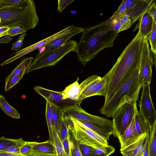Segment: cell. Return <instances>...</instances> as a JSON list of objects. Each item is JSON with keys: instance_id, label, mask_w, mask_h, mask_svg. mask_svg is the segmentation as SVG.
I'll use <instances>...</instances> for the list:
<instances>
[{"instance_id": "cell-12", "label": "cell", "mask_w": 156, "mask_h": 156, "mask_svg": "<svg viewBox=\"0 0 156 156\" xmlns=\"http://www.w3.org/2000/svg\"><path fill=\"white\" fill-rule=\"evenodd\" d=\"M101 78V77L97 75H93L87 78L80 84V93L76 101V105L80 106L83 100L91 97Z\"/></svg>"}, {"instance_id": "cell-26", "label": "cell", "mask_w": 156, "mask_h": 156, "mask_svg": "<svg viewBox=\"0 0 156 156\" xmlns=\"http://www.w3.org/2000/svg\"><path fill=\"white\" fill-rule=\"evenodd\" d=\"M49 102L51 111L52 127L57 131L60 121L62 108L55 103Z\"/></svg>"}, {"instance_id": "cell-6", "label": "cell", "mask_w": 156, "mask_h": 156, "mask_svg": "<svg viewBox=\"0 0 156 156\" xmlns=\"http://www.w3.org/2000/svg\"><path fill=\"white\" fill-rule=\"evenodd\" d=\"M137 107L136 102L132 100L122 105L115 112L112 117L115 137L118 138L124 133L131 123Z\"/></svg>"}, {"instance_id": "cell-45", "label": "cell", "mask_w": 156, "mask_h": 156, "mask_svg": "<svg viewBox=\"0 0 156 156\" xmlns=\"http://www.w3.org/2000/svg\"><path fill=\"white\" fill-rule=\"evenodd\" d=\"M156 6L155 2L148 8L147 12L152 17L154 21L156 23Z\"/></svg>"}, {"instance_id": "cell-47", "label": "cell", "mask_w": 156, "mask_h": 156, "mask_svg": "<svg viewBox=\"0 0 156 156\" xmlns=\"http://www.w3.org/2000/svg\"><path fill=\"white\" fill-rule=\"evenodd\" d=\"M150 133L146 136L144 148L142 154V156H149V142Z\"/></svg>"}, {"instance_id": "cell-41", "label": "cell", "mask_w": 156, "mask_h": 156, "mask_svg": "<svg viewBox=\"0 0 156 156\" xmlns=\"http://www.w3.org/2000/svg\"><path fill=\"white\" fill-rule=\"evenodd\" d=\"M79 146L82 156H90L92 150L94 148L79 143Z\"/></svg>"}, {"instance_id": "cell-2", "label": "cell", "mask_w": 156, "mask_h": 156, "mask_svg": "<svg viewBox=\"0 0 156 156\" xmlns=\"http://www.w3.org/2000/svg\"><path fill=\"white\" fill-rule=\"evenodd\" d=\"M119 33L107 25L106 21L84 28L75 52L83 65L102 50L113 46Z\"/></svg>"}, {"instance_id": "cell-52", "label": "cell", "mask_w": 156, "mask_h": 156, "mask_svg": "<svg viewBox=\"0 0 156 156\" xmlns=\"http://www.w3.org/2000/svg\"><path fill=\"white\" fill-rule=\"evenodd\" d=\"M142 154H140L137 155V156H142Z\"/></svg>"}, {"instance_id": "cell-38", "label": "cell", "mask_w": 156, "mask_h": 156, "mask_svg": "<svg viewBox=\"0 0 156 156\" xmlns=\"http://www.w3.org/2000/svg\"><path fill=\"white\" fill-rule=\"evenodd\" d=\"M37 142L26 141L25 144L20 149V154L23 156H26L32 151L33 148L37 143Z\"/></svg>"}, {"instance_id": "cell-46", "label": "cell", "mask_w": 156, "mask_h": 156, "mask_svg": "<svg viewBox=\"0 0 156 156\" xmlns=\"http://www.w3.org/2000/svg\"><path fill=\"white\" fill-rule=\"evenodd\" d=\"M126 0H122L120 5L118 9L116 11V12L121 16L126 14Z\"/></svg>"}, {"instance_id": "cell-53", "label": "cell", "mask_w": 156, "mask_h": 156, "mask_svg": "<svg viewBox=\"0 0 156 156\" xmlns=\"http://www.w3.org/2000/svg\"><path fill=\"white\" fill-rule=\"evenodd\" d=\"M1 22V18L0 17V23Z\"/></svg>"}, {"instance_id": "cell-19", "label": "cell", "mask_w": 156, "mask_h": 156, "mask_svg": "<svg viewBox=\"0 0 156 156\" xmlns=\"http://www.w3.org/2000/svg\"><path fill=\"white\" fill-rule=\"evenodd\" d=\"M62 100L67 99L77 101L80 93V87L78 81L76 80L67 86L62 91Z\"/></svg>"}, {"instance_id": "cell-18", "label": "cell", "mask_w": 156, "mask_h": 156, "mask_svg": "<svg viewBox=\"0 0 156 156\" xmlns=\"http://www.w3.org/2000/svg\"><path fill=\"white\" fill-rule=\"evenodd\" d=\"M135 124L136 130L140 135L150 133L151 126L142 114L136 109L134 116Z\"/></svg>"}, {"instance_id": "cell-31", "label": "cell", "mask_w": 156, "mask_h": 156, "mask_svg": "<svg viewBox=\"0 0 156 156\" xmlns=\"http://www.w3.org/2000/svg\"><path fill=\"white\" fill-rule=\"evenodd\" d=\"M46 101L45 117L48 128L50 140L54 144L52 132V122L51 106L49 101L47 100H46Z\"/></svg>"}, {"instance_id": "cell-14", "label": "cell", "mask_w": 156, "mask_h": 156, "mask_svg": "<svg viewBox=\"0 0 156 156\" xmlns=\"http://www.w3.org/2000/svg\"><path fill=\"white\" fill-rule=\"evenodd\" d=\"M142 135H140L136 130L134 117L131 123L124 133L118 137L120 144V149L123 148L136 141Z\"/></svg>"}, {"instance_id": "cell-50", "label": "cell", "mask_w": 156, "mask_h": 156, "mask_svg": "<svg viewBox=\"0 0 156 156\" xmlns=\"http://www.w3.org/2000/svg\"><path fill=\"white\" fill-rule=\"evenodd\" d=\"M9 28L8 27H0V37L6 35L7 32Z\"/></svg>"}, {"instance_id": "cell-4", "label": "cell", "mask_w": 156, "mask_h": 156, "mask_svg": "<svg viewBox=\"0 0 156 156\" xmlns=\"http://www.w3.org/2000/svg\"><path fill=\"white\" fill-rule=\"evenodd\" d=\"M140 64L127 79L121 85L112 98L100 110L101 114L112 117L115 111L125 103L138 100L140 91L142 87L139 82Z\"/></svg>"}, {"instance_id": "cell-32", "label": "cell", "mask_w": 156, "mask_h": 156, "mask_svg": "<svg viewBox=\"0 0 156 156\" xmlns=\"http://www.w3.org/2000/svg\"><path fill=\"white\" fill-rule=\"evenodd\" d=\"M54 144L58 156H68L64 149L62 142L59 137L56 129L52 127Z\"/></svg>"}, {"instance_id": "cell-48", "label": "cell", "mask_w": 156, "mask_h": 156, "mask_svg": "<svg viewBox=\"0 0 156 156\" xmlns=\"http://www.w3.org/2000/svg\"><path fill=\"white\" fill-rule=\"evenodd\" d=\"M26 156H58L57 154H52L43 153L31 151L28 155Z\"/></svg>"}, {"instance_id": "cell-5", "label": "cell", "mask_w": 156, "mask_h": 156, "mask_svg": "<svg viewBox=\"0 0 156 156\" xmlns=\"http://www.w3.org/2000/svg\"><path fill=\"white\" fill-rule=\"evenodd\" d=\"M77 44L76 41L69 40L54 50L34 58L27 69L26 73L55 65L65 55L71 51H75Z\"/></svg>"}, {"instance_id": "cell-33", "label": "cell", "mask_w": 156, "mask_h": 156, "mask_svg": "<svg viewBox=\"0 0 156 156\" xmlns=\"http://www.w3.org/2000/svg\"><path fill=\"white\" fill-rule=\"evenodd\" d=\"M22 139V138H20L18 139H12L4 136L0 137V151L9 147L16 145Z\"/></svg>"}, {"instance_id": "cell-34", "label": "cell", "mask_w": 156, "mask_h": 156, "mask_svg": "<svg viewBox=\"0 0 156 156\" xmlns=\"http://www.w3.org/2000/svg\"><path fill=\"white\" fill-rule=\"evenodd\" d=\"M156 23L153 20L151 31L147 39L150 42V50L155 55H156Z\"/></svg>"}, {"instance_id": "cell-15", "label": "cell", "mask_w": 156, "mask_h": 156, "mask_svg": "<svg viewBox=\"0 0 156 156\" xmlns=\"http://www.w3.org/2000/svg\"><path fill=\"white\" fill-rule=\"evenodd\" d=\"M147 134H143L136 141L120 149L121 153L123 156H137L140 154H142Z\"/></svg>"}, {"instance_id": "cell-3", "label": "cell", "mask_w": 156, "mask_h": 156, "mask_svg": "<svg viewBox=\"0 0 156 156\" xmlns=\"http://www.w3.org/2000/svg\"><path fill=\"white\" fill-rule=\"evenodd\" d=\"M0 27H19L25 31L34 28L39 18L32 0H22L13 5L0 4Z\"/></svg>"}, {"instance_id": "cell-11", "label": "cell", "mask_w": 156, "mask_h": 156, "mask_svg": "<svg viewBox=\"0 0 156 156\" xmlns=\"http://www.w3.org/2000/svg\"><path fill=\"white\" fill-rule=\"evenodd\" d=\"M84 28L80 27L75 26L74 29L65 34L51 41L43 46V48L41 51L35 57L37 58L49 52L54 50L61 45L67 41L74 35L80 33H82Z\"/></svg>"}, {"instance_id": "cell-24", "label": "cell", "mask_w": 156, "mask_h": 156, "mask_svg": "<svg viewBox=\"0 0 156 156\" xmlns=\"http://www.w3.org/2000/svg\"><path fill=\"white\" fill-rule=\"evenodd\" d=\"M67 124L69 131L71 156H82L80 149L79 143L75 138L70 126L68 123Z\"/></svg>"}, {"instance_id": "cell-28", "label": "cell", "mask_w": 156, "mask_h": 156, "mask_svg": "<svg viewBox=\"0 0 156 156\" xmlns=\"http://www.w3.org/2000/svg\"><path fill=\"white\" fill-rule=\"evenodd\" d=\"M115 150L113 147L109 144L101 147L93 148L90 156H109L113 153Z\"/></svg>"}, {"instance_id": "cell-43", "label": "cell", "mask_w": 156, "mask_h": 156, "mask_svg": "<svg viewBox=\"0 0 156 156\" xmlns=\"http://www.w3.org/2000/svg\"><path fill=\"white\" fill-rule=\"evenodd\" d=\"M25 31L19 27H10L7 32L6 35L12 37L15 35L22 34Z\"/></svg>"}, {"instance_id": "cell-16", "label": "cell", "mask_w": 156, "mask_h": 156, "mask_svg": "<svg viewBox=\"0 0 156 156\" xmlns=\"http://www.w3.org/2000/svg\"><path fill=\"white\" fill-rule=\"evenodd\" d=\"M139 21L133 31L139 29L141 36L147 38L151 31L153 20L147 11L141 16Z\"/></svg>"}, {"instance_id": "cell-22", "label": "cell", "mask_w": 156, "mask_h": 156, "mask_svg": "<svg viewBox=\"0 0 156 156\" xmlns=\"http://www.w3.org/2000/svg\"><path fill=\"white\" fill-rule=\"evenodd\" d=\"M0 108L8 115L15 119H19L20 115L6 101L3 95L0 94Z\"/></svg>"}, {"instance_id": "cell-20", "label": "cell", "mask_w": 156, "mask_h": 156, "mask_svg": "<svg viewBox=\"0 0 156 156\" xmlns=\"http://www.w3.org/2000/svg\"><path fill=\"white\" fill-rule=\"evenodd\" d=\"M32 151L47 154H57L54 144L50 140L41 143L37 142Z\"/></svg>"}, {"instance_id": "cell-10", "label": "cell", "mask_w": 156, "mask_h": 156, "mask_svg": "<svg viewBox=\"0 0 156 156\" xmlns=\"http://www.w3.org/2000/svg\"><path fill=\"white\" fill-rule=\"evenodd\" d=\"M75 27L73 25H71L43 40L12 54V55H15L4 62V64L5 65L11 63L34 50L44 46L51 41L70 31L74 29Z\"/></svg>"}, {"instance_id": "cell-27", "label": "cell", "mask_w": 156, "mask_h": 156, "mask_svg": "<svg viewBox=\"0 0 156 156\" xmlns=\"http://www.w3.org/2000/svg\"><path fill=\"white\" fill-rule=\"evenodd\" d=\"M85 132L90 136L94 139L104 146L108 145V140L105 139L100 136L93 132L80 122L79 120L72 118Z\"/></svg>"}, {"instance_id": "cell-9", "label": "cell", "mask_w": 156, "mask_h": 156, "mask_svg": "<svg viewBox=\"0 0 156 156\" xmlns=\"http://www.w3.org/2000/svg\"><path fill=\"white\" fill-rule=\"evenodd\" d=\"M142 87V95L139 103V112L151 126L156 122V114L151 98L150 84L144 85Z\"/></svg>"}, {"instance_id": "cell-36", "label": "cell", "mask_w": 156, "mask_h": 156, "mask_svg": "<svg viewBox=\"0 0 156 156\" xmlns=\"http://www.w3.org/2000/svg\"><path fill=\"white\" fill-rule=\"evenodd\" d=\"M26 70H24L18 75L13 77L7 83H5V91H8L17 84L23 77Z\"/></svg>"}, {"instance_id": "cell-54", "label": "cell", "mask_w": 156, "mask_h": 156, "mask_svg": "<svg viewBox=\"0 0 156 156\" xmlns=\"http://www.w3.org/2000/svg\"><path fill=\"white\" fill-rule=\"evenodd\" d=\"M1 0H0V1Z\"/></svg>"}, {"instance_id": "cell-51", "label": "cell", "mask_w": 156, "mask_h": 156, "mask_svg": "<svg viewBox=\"0 0 156 156\" xmlns=\"http://www.w3.org/2000/svg\"><path fill=\"white\" fill-rule=\"evenodd\" d=\"M0 156H23L21 154L0 151Z\"/></svg>"}, {"instance_id": "cell-17", "label": "cell", "mask_w": 156, "mask_h": 156, "mask_svg": "<svg viewBox=\"0 0 156 156\" xmlns=\"http://www.w3.org/2000/svg\"><path fill=\"white\" fill-rule=\"evenodd\" d=\"M34 89L46 100L50 102L55 103L60 102L63 100L62 91H54L39 86H35Z\"/></svg>"}, {"instance_id": "cell-35", "label": "cell", "mask_w": 156, "mask_h": 156, "mask_svg": "<svg viewBox=\"0 0 156 156\" xmlns=\"http://www.w3.org/2000/svg\"><path fill=\"white\" fill-rule=\"evenodd\" d=\"M106 83L105 79L103 77L93 92L91 96L95 95L103 96L106 94Z\"/></svg>"}, {"instance_id": "cell-23", "label": "cell", "mask_w": 156, "mask_h": 156, "mask_svg": "<svg viewBox=\"0 0 156 156\" xmlns=\"http://www.w3.org/2000/svg\"><path fill=\"white\" fill-rule=\"evenodd\" d=\"M57 133L61 141L67 137L69 135L67 119L63 116L62 109L60 121Z\"/></svg>"}, {"instance_id": "cell-30", "label": "cell", "mask_w": 156, "mask_h": 156, "mask_svg": "<svg viewBox=\"0 0 156 156\" xmlns=\"http://www.w3.org/2000/svg\"><path fill=\"white\" fill-rule=\"evenodd\" d=\"M121 16L115 12L111 17L106 21V24L110 29L117 33L120 27V19Z\"/></svg>"}, {"instance_id": "cell-37", "label": "cell", "mask_w": 156, "mask_h": 156, "mask_svg": "<svg viewBox=\"0 0 156 156\" xmlns=\"http://www.w3.org/2000/svg\"><path fill=\"white\" fill-rule=\"evenodd\" d=\"M120 23V27L117 32L118 33L128 29L132 24L131 19L127 14L122 15L121 17Z\"/></svg>"}, {"instance_id": "cell-21", "label": "cell", "mask_w": 156, "mask_h": 156, "mask_svg": "<svg viewBox=\"0 0 156 156\" xmlns=\"http://www.w3.org/2000/svg\"><path fill=\"white\" fill-rule=\"evenodd\" d=\"M33 58L29 57L23 58L20 63L12 71L5 79V83H7L13 77L19 74L24 70H26L29 66Z\"/></svg>"}, {"instance_id": "cell-49", "label": "cell", "mask_w": 156, "mask_h": 156, "mask_svg": "<svg viewBox=\"0 0 156 156\" xmlns=\"http://www.w3.org/2000/svg\"><path fill=\"white\" fill-rule=\"evenodd\" d=\"M140 0H126V10L130 9L135 5Z\"/></svg>"}, {"instance_id": "cell-44", "label": "cell", "mask_w": 156, "mask_h": 156, "mask_svg": "<svg viewBox=\"0 0 156 156\" xmlns=\"http://www.w3.org/2000/svg\"><path fill=\"white\" fill-rule=\"evenodd\" d=\"M73 0H58V4L57 10L59 12H62L63 10Z\"/></svg>"}, {"instance_id": "cell-8", "label": "cell", "mask_w": 156, "mask_h": 156, "mask_svg": "<svg viewBox=\"0 0 156 156\" xmlns=\"http://www.w3.org/2000/svg\"><path fill=\"white\" fill-rule=\"evenodd\" d=\"M153 57L147 38H144L139 73V82L143 86L150 84L152 76Z\"/></svg>"}, {"instance_id": "cell-7", "label": "cell", "mask_w": 156, "mask_h": 156, "mask_svg": "<svg viewBox=\"0 0 156 156\" xmlns=\"http://www.w3.org/2000/svg\"><path fill=\"white\" fill-rule=\"evenodd\" d=\"M62 110L63 116L66 118L88 122L105 130H109L112 125V120L90 114L77 105L66 106Z\"/></svg>"}, {"instance_id": "cell-13", "label": "cell", "mask_w": 156, "mask_h": 156, "mask_svg": "<svg viewBox=\"0 0 156 156\" xmlns=\"http://www.w3.org/2000/svg\"><path fill=\"white\" fill-rule=\"evenodd\" d=\"M155 2L154 0H140L133 8L126 10V14L131 19L132 23L139 21L141 16Z\"/></svg>"}, {"instance_id": "cell-1", "label": "cell", "mask_w": 156, "mask_h": 156, "mask_svg": "<svg viewBox=\"0 0 156 156\" xmlns=\"http://www.w3.org/2000/svg\"><path fill=\"white\" fill-rule=\"evenodd\" d=\"M144 39L139 30L111 69L103 77L106 83L104 104L112 98L140 64Z\"/></svg>"}, {"instance_id": "cell-39", "label": "cell", "mask_w": 156, "mask_h": 156, "mask_svg": "<svg viewBox=\"0 0 156 156\" xmlns=\"http://www.w3.org/2000/svg\"><path fill=\"white\" fill-rule=\"evenodd\" d=\"M25 142L26 141H24L22 139L16 145L9 147L1 151L20 154V151L21 148L25 144Z\"/></svg>"}, {"instance_id": "cell-25", "label": "cell", "mask_w": 156, "mask_h": 156, "mask_svg": "<svg viewBox=\"0 0 156 156\" xmlns=\"http://www.w3.org/2000/svg\"><path fill=\"white\" fill-rule=\"evenodd\" d=\"M149 151V156H156V122L151 126Z\"/></svg>"}, {"instance_id": "cell-29", "label": "cell", "mask_w": 156, "mask_h": 156, "mask_svg": "<svg viewBox=\"0 0 156 156\" xmlns=\"http://www.w3.org/2000/svg\"><path fill=\"white\" fill-rule=\"evenodd\" d=\"M79 121L86 127L105 139L107 140H109V138L111 135L104 129L90 123L82 121Z\"/></svg>"}, {"instance_id": "cell-42", "label": "cell", "mask_w": 156, "mask_h": 156, "mask_svg": "<svg viewBox=\"0 0 156 156\" xmlns=\"http://www.w3.org/2000/svg\"><path fill=\"white\" fill-rule=\"evenodd\" d=\"M64 149L68 156H71L69 137V136L62 141Z\"/></svg>"}, {"instance_id": "cell-40", "label": "cell", "mask_w": 156, "mask_h": 156, "mask_svg": "<svg viewBox=\"0 0 156 156\" xmlns=\"http://www.w3.org/2000/svg\"><path fill=\"white\" fill-rule=\"evenodd\" d=\"M26 35L25 31L23 32L19 37L18 39L16 42L12 44L11 50L16 51L19 50L23 45V41Z\"/></svg>"}]
</instances>
